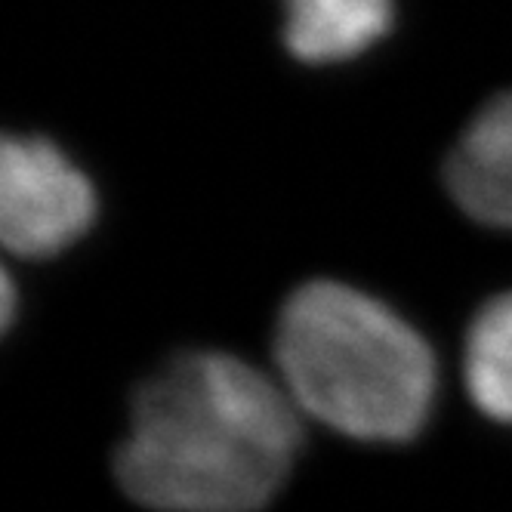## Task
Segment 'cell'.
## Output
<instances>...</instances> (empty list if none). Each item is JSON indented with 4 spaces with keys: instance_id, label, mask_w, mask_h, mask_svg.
<instances>
[{
    "instance_id": "6",
    "label": "cell",
    "mask_w": 512,
    "mask_h": 512,
    "mask_svg": "<svg viewBox=\"0 0 512 512\" xmlns=\"http://www.w3.org/2000/svg\"><path fill=\"white\" fill-rule=\"evenodd\" d=\"M392 28V0H284V44L300 62H346Z\"/></svg>"
},
{
    "instance_id": "1",
    "label": "cell",
    "mask_w": 512,
    "mask_h": 512,
    "mask_svg": "<svg viewBox=\"0 0 512 512\" xmlns=\"http://www.w3.org/2000/svg\"><path fill=\"white\" fill-rule=\"evenodd\" d=\"M306 448L309 420L272 368L179 346L127 389L108 479L139 512H272Z\"/></svg>"
},
{
    "instance_id": "5",
    "label": "cell",
    "mask_w": 512,
    "mask_h": 512,
    "mask_svg": "<svg viewBox=\"0 0 512 512\" xmlns=\"http://www.w3.org/2000/svg\"><path fill=\"white\" fill-rule=\"evenodd\" d=\"M457 368L472 414L512 432V287L472 309L460 334Z\"/></svg>"
},
{
    "instance_id": "4",
    "label": "cell",
    "mask_w": 512,
    "mask_h": 512,
    "mask_svg": "<svg viewBox=\"0 0 512 512\" xmlns=\"http://www.w3.org/2000/svg\"><path fill=\"white\" fill-rule=\"evenodd\" d=\"M445 182L472 223L512 232V90L475 112L448 155Z\"/></svg>"
},
{
    "instance_id": "3",
    "label": "cell",
    "mask_w": 512,
    "mask_h": 512,
    "mask_svg": "<svg viewBox=\"0 0 512 512\" xmlns=\"http://www.w3.org/2000/svg\"><path fill=\"white\" fill-rule=\"evenodd\" d=\"M93 179L44 136H7L0 152V241L16 260L44 263L90 235Z\"/></svg>"
},
{
    "instance_id": "2",
    "label": "cell",
    "mask_w": 512,
    "mask_h": 512,
    "mask_svg": "<svg viewBox=\"0 0 512 512\" xmlns=\"http://www.w3.org/2000/svg\"><path fill=\"white\" fill-rule=\"evenodd\" d=\"M266 343L300 414L352 448H414L435 420L442 355L420 324L358 284L290 287Z\"/></svg>"
}]
</instances>
